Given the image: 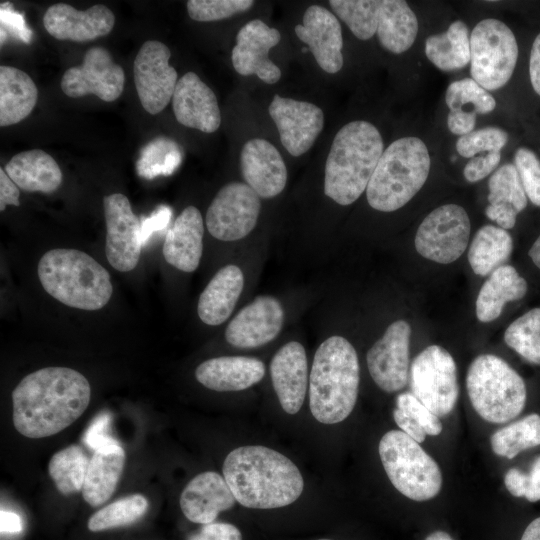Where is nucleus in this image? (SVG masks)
I'll return each mask as SVG.
<instances>
[{
	"mask_svg": "<svg viewBox=\"0 0 540 540\" xmlns=\"http://www.w3.org/2000/svg\"><path fill=\"white\" fill-rule=\"evenodd\" d=\"M91 398L89 381L68 367H45L26 375L12 392V419L25 437L52 436L74 423Z\"/></svg>",
	"mask_w": 540,
	"mask_h": 540,
	"instance_id": "nucleus-1",
	"label": "nucleus"
},
{
	"mask_svg": "<svg viewBox=\"0 0 540 540\" xmlns=\"http://www.w3.org/2000/svg\"><path fill=\"white\" fill-rule=\"evenodd\" d=\"M223 476L236 501L247 508L274 509L295 502L304 488L298 467L265 446H241L223 463Z\"/></svg>",
	"mask_w": 540,
	"mask_h": 540,
	"instance_id": "nucleus-2",
	"label": "nucleus"
},
{
	"mask_svg": "<svg viewBox=\"0 0 540 540\" xmlns=\"http://www.w3.org/2000/svg\"><path fill=\"white\" fill-rule=\"evenodd\" d=\"M360 381L358 356L353 345L335 335L315 352L309 380V407L324 424L345 420L354 409Z\"/></svg>",
	"mask_w": 540,
	"mask_h": 540,
	"instance_id": "nucleus-3",
	"label": "nucleus"
},
{
	"mask_svg": "<svg viewBox=\"0 0 540 540\" xmlns=\"http://www.w3.org/2000/svg\"><path fill=\"white\" fill-rule=\"evenodd\" d=\"M384 151L379 130L370 122L345 124L335 135L325 163L324 193L346 206L366 190Z\"/></svg>",
	"mask_w": 540,
	"mask_h": 540,
	"instance_id": "nucleus-4",
	"label": "nucleus"
},
{
	"mask_svg": "<svg viewBox=\"0 0 540 540\" xmlns=\"http://www.w3.org/2000/svg\"><path fill=\"white\" fill-rule=\"evenodd\" d=\"M38 277L45 291L61 303L82 310L104 307L113 293L108 271L76 249H52L41 257Z\"/></svg>",
	"mask_w": 540,
	"mask_h": 540,
	"instance_id": "nucleus-5",
	"label": "nucleus"
},
{
	"mask_svg": "<svg viewBox=\"0 0 540 540\" xmlns=\"http://www.w3.org/2000/svg\"><path fill=\"white\" fill-rule=\"evenodd\" d=\"M430 168L423 140L407 136L393 141L383 151L366 188L369 205L382 212L400 209L423 187Z\"/></svg>",
	"mask_w": 540,
	"mask_h": 540,
	"instance_id": "nucleus-6",
	"label": "nucleus"
},
{
	"mask_svg": "<svg viewBox=\"0 0 540 540\" xmlns=\"http://www.w3.org/2000/svg\"><path fill=\"white\" fill-rule=\"evenodd\" d=\"M466 389L476 413L489 423H506L517 417L526 403L522 377L503 359L477 356L466 376Z\"/></svg>",
	"mask_w": 540,
	"mask_h": 540,
	"instance_id": "nucleus-7",
	"label": "nucleus"
},
{
	"mask_svg": "<svg viewBox=\"0 0 540 540\" xmlns=\"http://www.w3.org/2000/svg\"><path fill=\"white\" fill-rule=\"evenodd\" d=\"M379 456L393 486L414 501H427L441 490L442 474L436 461L399 430H391L379 442Z\"/></svg>",
	"mask_w": 540,
	"mask_h": 540,
	"instance_id": "nucleus-8",
	"label": "nucleus"
},
{
	"mask_svg": "<svg viewBox=\"0 0 540 540\" xmlns=\"http://www.w3.org/2000/svg\"><path fill=\"white\" fill-rule=\"evenodd\" d=\"M518 53L516 37L504 22L479 21L470 35L471 78L487 91L502 88L514 73Z\"/></svg>",
	"mask_w": 540,
	"mask_h": 540,
	"instance_id": "nucleus-9",
	"label": "nucleus"
},
{
	"mask_svg": "<svg viewBox=\"0 0 540 540\" xmlns=\"http://www.w3.org/2000/svg\"><path fill=\"white\" fill-rule=\"evenodd\" d=\"M411 393L438 417L448 415L456 405L459 386L456 363L443 347L431 345L413 360Z\"/></svg>",
	"mask_w": 540,
	"mask_h": 540,
	"instance_id": "nucleus-10",
	"label": "nucleus"
},
{
	"mask_svg": "<svg viewBox=\"0 0 540 540\" xmlns=\"http://www.w3.org/2000/svg\"><path fill=\"white\" fill-rule=\"evenodd\" d=\"M470 231L466 210L457 204H445L423 219L415 235V248L428 260L449 264L465 252Z\"/></svg>",
	"mask_w": 540,
	"mask_h": 540,
	"instance_id": "nucleus-11",
	"label": "nucleus"
},
{
	"mask_svg": "<svg viewBox=\"0 0 540 540\" xmlns=\"http://www.w3.org/2000/svg\"><path fill=\"white\" fill-rule=\"evenodd\" d=\"M260 210V197L250 186L230 182L212 200L206 213V226L214 238L236 241L254 229Z\"/></svg>",
	"mask_w": 540,
	"mask_h": 540,
	"instance_id": "nucleus-12",
	"label": "nucleus"
},
{
	"mask_svg": "<svg viewBox=\"0 0 540 540\" xmlns=\"http://www.w3.org/2000/svg\"><path fill=\"white\" fill-rule=\"evenodd\" d=\"M170 49L162 42L149 40L139 49L133 73L142 107L150 114L160 113L173 97L178 74L169 65Z\"/></svg>",
	"mask_w": 540,
	"mask_h": 540,
	"instance_id": "nucleus-13",
	"label": "nucleus"
},
{
	"mask_svg": "<svg viewBox=\"0 0 540 540\" xmlns=\"http://www.w3.org/2000/svg\"><path fill=\"white\" fill-rule=\"evenodd\" d=\"M124 83L123 68L113 61L108 50L94 46L86 51L80 65L65 71L60 86L71 98L93 94L105 102H112L122 94Z\"/></svg>",
	"mask_w": 540,
	"mask_h": 540,
	"instance_id": "nucleus-14",
	"label": "nucleus"
},
{
	"mask_svg": "<svg viewBox=\"0 0 540 540\" xmlns=\"http://www.w3.org/2000/svg\"><path fill=\"white\" fill-rule=\"evenodd\" d=\"M103 206L106 258L114 269L129 272L137 266L143 246L141 220L132 211L129 199L121 193L105 196Z\"/></svg>",
	"mask_w": 540,
	"mask_h": 540,
	"instance_id": "nucleus-15",
	"label": "nucleus"
},
{
	"mask_svg": "<svg viewBox=\"0 0 540 540\" xmlns=\"http://www.w3.org/2000/svg\"><path fill=\"white\" fill-rule=\"evenodd\" d=\"M411 327L405 320L390 324L384 335L367 352V366L373 381L385 392L403 389L408 380Z\"/></svg>",
	"mask_w": 540,
	"mask_h": 540,
	"instance_id": "nucleus-16",
	"label": "nucleus"
},
{
	"mask_svg": "<svg viewBox=\"0 0 540 540\" xmlns=\"http://www.w3.org/2000/svg\"><path fill=\"white\" fill-rule=\"evenodd\" d=\"M268 111L283 147L294 157L303 155L312 147L324 126L322 109L307 101L275 94Z\"/></svg>",
	"mask_w": 540,
	"mask_h": 540,
	"instance_id": "nucleus-17",
	"label": "nucleus"
},
{
	"mask_svg": "<svg viewBox=\"0 0 540 540\" xmlns=\"http://www.w3.org/2000/svg\"><path fill=\"white\" fill-rule=\"evenodd\" d=\"M281 40L276 28L260 19L247 22L237 33L231 60L235 71L243 76L256 75L266 84H275L281 78L280 68L269 58V51Z\"/></svg>",
	"mask_w": 540,
	"mask_h": 540,
	"instance_id": "nucleus-18",
	"label": "nucleus"
},
{
	"mask_svg": "<svg viewBox=\"0 0 540 540\" xmlns=\"http://www.w3.org/2000/svg\"><path fill=\"white\" fill-rule=\"evenodd\" d=\"M283 321L284 311L280 302L272 296H258L230 321L225 338L237 348L259 347L277 337Z\"/></svg>",
	"mask_w": 540,
	"mask_h": 540,
	"instance_id": "nucleus-19",
	"label": "nucleus"
},
{
	"mask_svg": "<svg viewBox=\"0 0 540 540\" xmlns=\"http://www.w3.org/2000/svg\"><path fill=\"white\" fill-rule=\"evenodd\" d=\"M114 24L113 12L101 4L80 11L69 4L56 3L48 7L43 16L44 28L52 37L74 42L106 36Z\"/></svg>",
	"mask_w": 540,
	"mask_h": 540,
	"instance_id": "nucleus-20",
	"label": "nucleus"
},
{
	"mask_svg": "<svg viewBox=\"0 0 540 540\" xmlns=\"http://www.w3.org/2000/svg\"><path fill=\"white\" fill-rule=\"evenodd\" d=\"M303 23L295 26L297 37L307 44L317 64L325 72L335 74L343 67V37L337 17L320 5L309 6Z\"/></svg>",
	"mask_w": 540,
	"mask_h": 540,
	"instance_id": "nucleus-21",
	"label": "nucleus"
},
{
	"mask_svg": "<svg viewBox=\"0 0 540 540\" xmlns=\"http://www.w3.org/2000/svg\"><path fill=\"white\" fill-rule=\"evenodd\" d=\"M172 107L176 120L185 127L213 133L221 124L215 93L194 72H187L178 79Z\"/></svg>",
	"mask_w": 540,
	"mask_h": 540,
	"instance_id": "nucleus-22",
	"label": "nucleus"
},
{
	"mask_svg": "<svg viewBox=\"0 0 540 540\" xmlns=\"http://www.w3.org/2000/svg\"><path fill=\"white\" fill-rule=\"evenodd\" d=\"M240 167L245 183L261 198H273L285 188V162L277 148L265 139L254 138L244 144Z\"/></svg>",
	"mask_w": 540,
	"mask_h": 540,
	"instance_id": "nucleus-23",
	"label": "nucleus"
},
{
	"mask_svg": "<svg viewBox=\"0 0 540 540\" xmlns=\"http://www.w3.org/2000/svg\"><path fill=\"white\" fill-rule=\"evenodd\" d=\"M270 373L281 407L288 414H296L303 405L308 384L304 347L296 341L283 345L271 361Z\"/></svg>",
	"mask_w": 540,
	"mask_h": 540,
	"instance_id": "nucleus-24",
	"label": "nucleus"
},
{
	"mask_svg": "<svg viewBox=\"0 0 540 540\" xmlns=\"http://www.w3.org/2000/svg\"><path fill=\"white\" fill-rule=\"evenodd\" d=\"M235 497L226 480L214 471L195 476L180 495L184 516L193 523H212L222 511L232 508Z\"/></svg>",
	"mask_w": 540,
	"mask_h": 540,
	"instance_id": "nucleus-25",
	"label": "nucleus"
},
{
	"mask_svg": "<svg viewBox=\"0 0 540 540\" xmlns=\"http://www.w3.org/2000/svg\"><path fill=\"white\" fill-rule=\"evenodd\" d=\"M204 225L195 206L186 207L167 231L163 255L173 267L183 272L197 269L203 252Z\"/></svg>",
	"mask_w": 540,
	"mask_h": 540,
	"instance_id": "nucleus-26",
	"label": "nucleus"
},
{
	"mask_svg": "<svg viewBox=\"0 0 540 540\" xmlns=\"http://www.w3.org/2000/svg\"><path fill=\"white\" fill-rule=\"evenodd\" d=\"M264 375L262 361L244 356L211 358L202 362L195 371L199 383L219 392L247 389L261 381Z\"/></svg>",
	"mask_w": 540,
	"mask_h": 540,
	"instance_id": "nucleus-27",
	"label": "nucleus"
},
{
	"mask_svg": "<svg viewBox=\"0 0 540 540\" xmlns=\"http://www.w3.org/2000/svg\"><path fill=\"white\" fill-rule=\"evenodd\" d=\"M488 202L485 215L500 228L511 229L517 215L527 206V196L514 164L499 167L488 181Z\"/></svg>",
	"mask_w": 540,
	"mask_h": 540,
	"instance_id": "nucleus-28",
	"label": "nucleus"
},
{
	"mask_svg": "<svg viewBox=\"0 0 540 540\" xmlns=\"http://www.w3.org/2000/svg\"><path fill=\"white\" fill-rule=\"evenodd\" d=\"M244 286V276L236 265L219 269L201 293L198 316L207 325L224 323L233 312Z\"/></svg>",
	"mask_w": 540,
	"mask_h": 540,
	"instance_id": "nucleus-29",
	"label": "nucleus"
},
{
	"mask_svg": "<svg viewBox=\"0 0 540 540\" xmlns=\"http://www.w3.org/2000/svg\"><path fill=\"white\" fill-rule=\"evenodd\" d=\"M18 188L27 192H55L62 183V171L55 159L41 149L14 155L4 168Z\"/></svg>",
	"mask_w": 540,
	"mask_h": 540,
	"instance_id": "nucleus-30",
	"label": "nucleus"
},
{
	"mask_svg": "<svg viewBox=\"0 0 540 540\" xmlns=\"http://www.w3.org/2000/svg\"><path fill=\"white\" fill-rule=\"evenodd\" d=\"M125 465V452L118 444L95 450L82 488L83 499L92 507L107 502L113 495Z\"/></svg>",
	"mask_w": 540,
	"mask_h": 540,
	"instance_id": "nucleus-31",
	"label": "nucleus"
},
{
	"mask_svg": "<svg viewBox=\"0 0 540 540\" xmlns=\"http://www.w3.org/2000/svg\"><path fill=\"white\" fill-rule=\"evenodd\" d=\"M527 282L511 265H503L492 272L482 285L476 300V316L487 323L497 319L505 304L522 299L527 293Z\"/></svg>",
	"mask_w": 540,
	"mask_h": 540,
	"instance_id": "nucleus-32",
	"label": "nucleus"
},
{
	"mask_svg": "<svg viewBox=\"0 0 540 540\" xmlns=\"http://www.w3.org/2000/svg\"><path fill=\"white\" fill-rule=\"evenodd\" d=\"M418 20L403 0H381L377 36L381 46L394 54L411 48L418 34Z\"/></svg>",
	"mask_w": 540,
	"mask_h": 540,
	"instance_id": "nucleus-33",
	"label": "nucleus"
},
{
	"mask_svg": "<svg viewBox=\"0 0 540 540\" xmlns=\"http://www.w3.org/2000/svg\"><path fill=\"white\" fill-rule=\"evenodd\" d=\"M38 90L24 71L0 67V126L16 124L25 119L37 103Z\"/></svg>",
	"mask_w": 540,
	"mask_h": 540,
	"instance_id": "nucleus-34",
	"label": "nucleus"
},
{
	"mask_svg": "<svg viewBox=\"0 0 540 540\" xmlns=\"http://www.w3.org/2000/svg\"><path fill=\"white\" fill-rule=\"evenodd\" d=\"M425 55L439 70L449 72L464 68L470 62V35L465 22L456 20L440 34L425 41Z\"/></svg>",
	"mask_w": 540,
	"mask_h": 540,
	"instance_id": "nucleus-35",
	"label": "nucleus"
},
{
	"mask_svg": "<svg viewBox=\"0 0 540 540\" xmlns=\"http://www.w3.org/2000/svg\"><path fill=\"white\" fill-rule=\"evenodd\" d=\"M513 250L510 233L493 225L482 226L474 235L468 251L473 272L487 276L505 265Z\"/></svg>",
	"mask_w": 540,
	"mask_h": 540,
	"instance_id": "nucleus-36",
	"label": "nucleus"
},
{
	"mask_svg": "<svg viewBox=\"0 0 540 540\" xmlns=\"http://www.w3.org/2000/svg\"><path fill=\"white\" fill-rule=\"evenodd\" d=\"M89 462L79 445H70L52 455L48 471L57 490L65 496L82 491Z\"/></svg>",
	"mask_w": 540,
	"mask_h": 540,
	"instance_id": "nucleus-37",
	"label": "nucleus"
},
{
	"mask_svg": "<svg viewBox=\"0 0 540 540\" xmlns=\"http://www.w3.org/2000/svg\"><path fill=\"white\" fill-rule=\"evenodd\" d=\"M490 443L495 454L507 459L540 445V415L532 413L499 429L492 434Z\"/></svg>",
	"mask_w": 540,
	"mask_h": 540,
	"instance_id": "nucleus-38",
	"label": "nucleus"
},
{
	"mask_svg": "<svg viewBox=\"0 0 540 540\" xmlns=\"http://www.w3.org/2000/svg\"><path fill=\"white\" fill-rule=\"evenodd\" d=\"M149 502L142 494L123 497L95 512L88 520V529L100 532L132 524L144 516Z\"/></svg>",
	"mask_w": 540,
	"mask_h": 540,
	"instance_id": "nucleus-39",
	"label": "nucleus"
},
{
	"mask_svg": "<svg viewBox=\"0 0 540 540\" xmlns=\"http://www.w3.org/2000/svg\"><path fill=\"white\" fill-rule=\"evenodd\" d=\"M329 5L358 39L376 34L381 0H330Z\"/></svg>",
	"mask_w": 540,
	"mask_h": 540,
	"instance_id": "nucleus-40",
	"label": "nucleus"
},
{
	"mask_svg": "<svg viewBox=\"0 0 540 540\" xmlns=\"http://www.w3.org/2000/svg\"><path fill=\"white\" fill-rule=\"evenodd\" d=\"M505 343L528 362L540 365V308L514 320L504 333Z\"/></svg>",
	"mask_w": 540,
	"mask_h": 540,
	"instance_id": "nucleus-41",
	"label": "nucleus"
},
{
	"mask_svg": "<svg viewBox=\"0 0 540 540\" xmlns=\"http://www.w3.org/2000/svg\"><path fill=\"white\" fill-rule=\"evenodd\" d=\"M449 110L462 109L471 104L476 114H488L496 108L495 98L472 78H463L449 84L445 92Z\"/></svg>",
	"mask_w": 540,
	"mask_h": 540,
	"instance_id": "nucleus-42",
	"label": "nucleus"
},
{
	"mask_svg": "<svg viewBox=\"0 0 540 540\" xmlns=\"http://www.w3.org/2000/svg\"><path fill=\"white\" fill-rule=\"evenodd\" d=\"M508 141V133L496 126H487L460 136L455 147L459 155L473 158L476 154L501 152Z\"/></svg>",
	"mask_w": 540,
	"mask_h": 540,
	"instance_id": "nucleus-43",
	"label": "nucleus"
},
{
	"mask_svg": "<svg viewBox=\"0 0 540 540\" xmlns=\"http://www.w3.org/2000/svg\"><path fill=\"white\" fill-rule=\"evenodd\" d=\"M252 0H189L188 15L199 22L217 21L249 10Z\"/></svg>",
	"mask_w": 540,
	"mask_h": 540,
	"instance_id": "nucleus-44",
	"label": "nucleus"
},
{
	"mask_svg": "<svg viewBox=\"0 0 540 540\" xmlns=\"http://www.w3.org/2000/svg\"><path fill=\"white\" fill-rule=\"evenodd\" d=\"M514 165L527 198L540 207V159L531 149L520 147L515 152Z\"/></svg>",
	"mask_w": 540,
	"mask_h": 540,
	"instance_id": "nucleus-45",
	"label": "nucleus"
},
{
	"mask_svg": "<svg viewBox=\"0 0 540 540\" xmlns=\"http://www.w3.org/2000/svg\"><path fill=\"white\" fill-rule=\"evenodd\" d=\"M396 407L407 412L425 431L426 435L437 436L442 431V423L437 415L431 412L411 392L397 396Z\"/></svg>",
	"mask_w": 540,
	"mask_h": 540,
	"instance_id": "nucleus-46",
	"label": "nucleus"
},
{
	"mask_svg": "<svg viewBox=\"0 0 540 540\" xmlns=\"http://www.w3.org/2000/svg\"><path fill=\"white\" fill-rule=\"evenodd\" d=\"M501 160V152H489L471 158L463 169L464 178L470 182H478L490 175Z\"/></svg>",
	"mask_w": 540,
	"mask_h": 540,
	"instance_id": "nucleus-47",
	"label": "nucleus"
},
{
	"mask_svg": "<svg viewBox=\"0 0 540 540\" xmlns=\"http://www.w3.org/2000/svg\"><path fill=\"white\" fill-rule=\"evenodd\" d=\"M111 423V416L108 413L99 414L90 424L84 435V442L94 450L98 448L117 443L108 435V429Z\"/></svg>",
	"mask_w": 540,
	"mask_h": 540,
	"instance_id": "nucleus-48",
	"label": "nucleus"
},
{
	"mask_svg": "<svg viewBox=\"0 0 540 540\" xmlns=\"http://www.w3.org/2000/svg\"><path fill=\"white\" fill-rule=\"evenodd\" d=\"M188 540H242L238 527L230 523L212 522L204 524L200 530L192 534Z\"/></svg>",
	"mask_w": 540,
	"mask_h": 540,
	"instance_id": "nucleus-49",
	"label": "nucleus"
},
{
	"mask_svg": "<svg viewBox=\"0 0 540 540\" xmlns=\"http://www.w3.org/2000/svg\"><path fill=\"white\" fill-rule=\"evenodd\" d=\"M476 115L473 111L450 110L447 115V128L452 134L464 136L474 130Z\"/></svg>",
	"mask_w": 540,
	"mask_h": 540,
	"instance_id": "nucleus-50",
	"label": "nucleus"
},
{
	"mask_svg": "<svg viewBox=\"0 0 540 540\" xmlns=\"http://www.w3.org/2000/svg\"><path fill=\"white\" fill-rule=\"evenodd\" d=\"M171 210L167 206H161L149 217L141 220V240L144 245L149 237L157 230L163 229L169 222Z\"/></svg>",
	"mask_w": 540,
	"mask_h": 540,
	"instance_id": "nucleus-51",
	"label": "nucleus"
},
{
	"mask_svg": "<svg viewBox=\"0 0 540 540\" xmlns=\"http://www.w3.org/2000/svg\"><path fill=\"white\" fill-rule=\"evenodd\" d=\"M393 417L401 431L417 443H422L425 440L424 429L407 412L396 407L393 411Z\"/></svg>",
	"mask_w": 540,
	"mask_h": 540,
	"instance_id": "nucleus-52",
	"label": "nucleus"
},
{
	"mask_svg": "<svg viewBox=\"0 0 540 540\" xmlns=\"http://www.w3.org/2000/svg\"><path fill=\"white\" fill-rule=\"evenodd\" d=\"M19 188L10 179L3 168H0V211H4L7 205L19 206Z\"/></svg>",
	"mask_w": 540,
	"mask_h": 540,
	"instance_id": "nucleus-53",
	"label": "nucleus"
},
{
	"mask_svg": "<svg viewBox=\"0 0 540 540\" xmlns=\"http://www.w3.org/2000/svg\"><path fill=\"white\" fill-rule=\"evenodd\" d=\"M524 498L529 502L540 500V456H538L528 474L524 476Z\"/></svg>",
	"mask_w": 540,
	"mask_h": 540,
	"instance_id": "nucleus-54",
	"label": "nucleus"
},
{
	"mask_svg": "<svg viewBox=\"0 0 540 540\" xmlns=\"http://www.w3.org/2000/svg\"><path fill=\"white\" fill-rule=\"evenodd\" d=\"M8 25L13 29L24 42H29L31 32L27 29L21 14L12 10H7L6 5L1 6V25Z\"/></svg>",
	"mask_w": 540,
	"mask_h": 540,
	"instance_id": "nucleus-55",
	"label": "nucleus"
},
{
	"mask_svg": "<svg viewBox=\"0 0 540 540\" xmlns=\"http://www.w3.org/2000/svg\"><path fill=\"white\" fill-rule=\"evenodd\" d=\"M529 76L534 91L540 96V33L532 44L529 58Z\"/></svg>",
	"mask_w": 540,
	"mask_h": 540,
	"instance_id": "nucleus-56",
	"label": "nucleus"
},
{
	"mask_svg": "<svg viewBox=\"0 0 540 540\" xmlns=\"http://www.w3.org/2000/svg\"><path fill=\"white\" fill-rule=\"evenodd\" d=\"M524 476L518 468L509 469L504 476V484L509 493L515 497H524Z\"/></svg>",
	"mask_w": 540,
	"mask_h": 540,
	"instance_id": "nucleus-57",
	"label": "nucleus"
},
{
	"mask_svg": "<svg viewBox=\"0 0 540 540\" xmlns=\"http://www.w3.org/2000/svg\"><path fill=\"white\" fill-rule=\"evenodd\" d=\"M1 533H19L22 531V521L18 514L1 510L0 512Z\"/></svg>",
	"mask_w": 540,
	"mask_h": 540,
	"instance_id": "nucleus-58",
	"label": "nucleus"
},
{
	"mask_svg": "<svg viewBox=\"0 0 540 540\" xmlns=\"http://www.w3.org/2000/svg\"><path fill=\"white\" fill-rule=\"evenodd\" d=\"M521 540H540V517L534 519L524 530Z\"/></svg>",
	"mask_w": 540,
	"mask_h": 540,
	"instance_id": "nucleus-59",
	"label": "nucleus"
},
{
	"mask_svg": "<svg viewBox=\"0 0 540 540\" xmlns=\"http://www.w3.org/2000/svg\"><path fill=\"white\" fill-rule=\"evenodd\" d=\"M528 255L533 263L540 269V235L531 246Z\"/></svg>",
	"mask_w": 540,
	"mask_h": 540,
	"instance_id": "nucleus-60",
	"label": "nucleus"
},
{
	"mask_svg": "<svg viewBox=\"0 0 540 540\" xmlns=\"http://www.w3.org/2000/svg\"><path fill=\"white\" fill-rule=\"evenodd\" d=\"M425 540H454L447 532L438 530L429 534Z\"/></svg>",
	"mask_w": 540,
	"mask_h": 540,
	"instance_id": "nucleus-61",
	"label": "nucleus"
},
{
	"mask_svg": "<svg viewBox=\"0 0 540 540\" xmlns=\"http://www.w3.org/2000/svg\"><path fill=\"white\" fill-rule=\"evenodd\" d=\"M302 51L305 53V52L307 51V49H306V48H303Z\"/></svg>",
	"mask_w": 540,
	"mask_h": 540,
	"instance_id": "nucleus-62",
	"label": "nucleus"
},
{
	"mask_svg": "<svg viewBox=\"0 0 540 540\" xmlns=\"http://www.w3.org/2000/svg\"><path fill=\"white\" fill-rule=\"evenodd\" d=\"M318 540H330V539H318Z\"/></svg>",
	"mask_w": 540,
	"mask_h": 540,
	"instance_id": "nucleus-63",
	"label": "nucleus"
}]
</instances>
